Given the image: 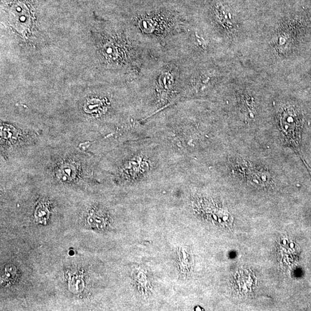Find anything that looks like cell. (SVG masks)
I'll return each mask as SVG.
<instances>
[{
  "mask_svg": "<svg viewBox=\"0 0 311 311\" xmlns=\"http://www.w3.org/2000/svg\"><path fill=\"white\" fill-rule=\"evenodd\" d=\"M46 171L56 181L73 184L87 177L91 170L84 156L75 151H63L50 159Z\"/></svg>",
  "mask_w": 311,
  "mask_h": 311,
  "instance_id": "1",
  "label": "cell"
},
{
  "mask_svg": "<svg viewBox=\"0 0 311 311\" xmlns=\"http://www.w3.org/2000/svg\"><path fill=\"white\" fill-rule=\"evenodd\" d=\"M36 138V132L30 128L14 122L1 121L0 146L3 158H8L17 150L32 145Z\"/></svg>",
  "mask_w": 311,
  "mask_h": 311,
  "instance_id": "2",
  "label": "cell"
},
{
  "mask_svg": "<svg viewBox=\"0 0 311 311\" xmlns=\"http://www.w3.org/2000/svg\"><path fill=\"white\" fill-rule=\"evenodd\" d=\"M49 203L48 201L41 200L37 204L36 210V216L37 219L46 220L49 216Z\"/></svg>",
  "mask_w": 311,
  "mask_h": 311,
  "instance_id": "3",
  "label": "cell"
}]
</instances>
